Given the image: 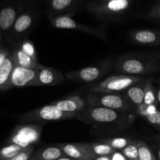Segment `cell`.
<instances>
[{"label":"cell","instance_id":"cell-7","mask_svg":"<svg viewBox=\"0 0 160 160\" xmlns=\"http://www.w3.org/2000/svg\"><path fill=\"white\" fill-rule=\"evenodd\" d=\"M86 102L87 104L91 106L107 108L120 112H129L132 109L121 93L89 92Z\"/></svg>","mask_w":160,"mask_h":160},{"label":"cell","instance_id":"cell-31","mask_svg":"<svg viewBox=\"0 0 160 160\" xmlns=\"http://www.w3.org/2000/svg\"><path fill=\"white\" fill-rule=\"evenodd\" d=\"M152 148H154L153 152H156V158L158 160H160V135H156L153 138Z\"/></svg>","mask_w":160,"mask_h":160},{"label":"cell","instance_id":"cell-21","mask_svg":"<svg viewBox=\"0 0 160 160\" xmlns=\"http://www.w3.org/2000/svg\"><path fill=\"white\" fill-rule=\"evenodd\" d=\"M81 144L94 158L98 156H111L116 152L114 148L108 145L107 144L100 142H84Z\"/></svg>","mask_w":160,"mask_h":160},{"label":"cell","instance_id":"cell-27","mask_svg":"<svg viewBox=\"0 0 160 160\" xmlns=\"http://www.w3.org/2000/svg\"><path fill=\"white\" fill-rule=\"evenodd\" d=\"M137 139H133L132 142L123 148L121 152L128 160H138V146Z\"/></svg>","mask_w":160,"mask_h":160},{"label":"cell","instance_id":"cell-6","mask_svg":"<svg viewBox=\"0 0 160 160\" xmlns=\"http://www.w3.org/2000/svg\"><path fill=\"white\" fill-rule=\"evenodd\" d=\"M77 115H78V113L66 112L59 110L55 106L49 104L23 114L20 117V120L22 122H26V123L61 121V120L76 118Z\"/></svg>","mask_w":160,"mask_h":160},{"label":"cell","instance_id":"cell-9","mask_svg":"<svg viewBox=\"0 0 160 160\" xmlns=\"http://www.w3.org/2000/svg\"><path fill=\"white\" fill-rule=\"evenodd\" d=\"M41 67L38 68H26L15 66L9 81V89L12 88L34 87Z\"/></svg>","mask_w":160,"mask_h":160},{"label":"cell","instance_id":"cell-15","mask_svg":"<svg viewBox=\"0 0 160 160\" xmlns=\"http://www.w3.org/2000/svg\"><path fill=\"white\" fill-rule=\"evenodd\" d=\"M56 145L60 148L66 156L71 159L75 160L95 159L81 143H59Z\"/></svg>","mask_w":160,"mask_h":160},{"label":"cell","instance_id":"cell-13","mask_svg":"<svg viewBox=\"0 0 160 160\" xmlns=\"http://www.w3.org/2000/svg\"><path fill=\"white\" fill-rule=\"evenodd\" d=\"M130 0H109L91 8L92 12L100 15H113L123 12L129 7Z\"/></svg>","mask_w":160,"mask_h":160},{"label":"cell","instance_id":"cell-38","mask_svg":"<svg viewBox=\"0 0 160 160\" xmlns=\"http://www.w3.org/2000/svg\"><path fill=\"white\" fill-rule=\"evenodd\" d=\"M156 82H157L158 84H159V85H160V77H159V78H157V80H156Z\"/></svg>","mask_w":160,"mask_h":160},{"label":"cell","instance_id":"cell-2","mask_svg":"<svg viewBox=\"0 0 160 160\" xmlns=\"http://www.w3.org/2000/svg\"><path fill=\"white\" fill-rule=\"evenodd\" d=\"M122 112H123L87 104L78 112L76 118L89 124H109L120 121L123 118Z\"/></svg>","mask_w":160,"mask_h":160},{"label":"cell","instance_id":"cell-20","mask_svg":"<svg viewBox=\"0 0 160 160\" xmlns=\"http://www.w3.org/2000/svg\"><path fill=\"white\" fill-rule=\"evenodd\" d=\"M17 18L16 9L12 6H6L0 10V29L1 31L7 32L13 27Z\"/></svg>","mask_w":160,"mask_h":160},{"label":"cell","instance_id":"cell-34","mask_svg":"<svg viewBox=\"0 0 160 160\" xmlns=\"http://www.w3.org/2000/svg\"><path fill=\"white\" fill-rule=\"evenodd\" d=\"M112 160H128L126 159L123 153L120 152H119L118 151H116L112 155Z\"/></svg>","mask_w":160,"mask_h":160},{"label":"cell","instance_id":"cell-1","mask_svg":"<svg viewBox=\"0 0 160 160\" xmlns=\"http://www.w3.org/2000/svg\"><path fill=\"white\" fill-rule=\"evenodd\" d=\"M113 69L129 76L144 77L160 71V52H134L122 55L114 62Z\"/></svg>","mask_w":160,"mask_h":160},{"label":"cell","instance_id":"cell-4","mask_svg":"<svg viewBox=\"0 0 160 160\" xmlns=\"http://www.w3.org/2000/svg\"><path fill=\"white\" fill-rule=\"evenodd\" d=\"M144 77L116 75L106 78L102 81L92 84L89 87L90 92H105V93H121L133 84L144 79Z\"/></svg>","mask_w":160,"mask_h":160},{"label":"cell","instance_id":"cell-5","mask_svg":"<svg viewBox=\"0 0 160 160\" xmlns=\"http://www.w3.org/2000/svg\"><path fill=\"white\" fill-rule=\"evenodd\" d=\"M42 128L43 126L38 123L18 125L10 134L6 144H15L23 148L33 146L40 140Z\"/></svg>","mask_w":160,"mask_h":160},{"label":"cell","instance_id":"cell-19","mask_svg":"<svg viewBox=\"0 0 160 160\" xmlns=\"http://www.w3.org/2000/svg\"><path fill=\"white\" fill-rule=\"evenodd\" d=\"M33 24V17L30 13L25 12L19 16L12 28V35L15 38H20L31 28Z\"/></svg>","mask_w":160,"mask_h":160},{"label":"cell","instance_id":"cell-22","mask_svg":"<svg viewBox=\"0 0 160 160\" xmlns=\"http://www.w3.org/2000/svg\"><path fill=\"white\" fill-rule=\"evenodd\" d=\"M12 52L16 66H20L26 68H38L42 66L38 63L37 59H34L25 53L20 47L15 48Z\"/></svg>","mask_w":160,"mask_h":160},{"label":"cell","instance_id":"cell-10","mask_svg":"<svg viewBox=\"0 0 160 160\" xmlns=\"http://www.w3.org/2000/svg\"><path fill=\"white\" fill-rule=\"evenodd\" d=\"M65 74L52 67L42 66L38 70L37 81L34 87L56 86L65 82Z\"/></svg>","mask_w":160,"mask_h":160},{"label":"cell","instance_id":"cell-40","mask_svg":"<svg viewBox=\"0 0 160 160\" xmlns=\"http://www.w3.org/2000/svg\"><path fill=\"white\" fill-rule=\"evenodd\" d=\"M2 48V46H1V45H0V49H1V48Z\"/></svg>","mask_w":160,"mask_h":160},{"label":"cell","instance_id":"cell-30","mask_svg":"<svg viewBox=\"0 0 160 160\" xmlns=\"http://www.w3.org/2000/svg\"><path fill=\"white\" fill-rule=\"evenodd\" d=\"M34 151H35V148H34V145L28 147V148H25L23 151L20 152L17 156L8 160H30L32 155L34 154Z\"/></svg>","mask_w":160,"mask_h":160},{"label":"cell","instance_id":"cell-33","mask_svg":"<svg viewBox=\"0 0 160 160\" xmlns=\"http://www.w3.org/2000/svg\"><path fill=\"white\" fill-rule=\"evenodd\" d=\"M149 17H152V18L160 19V6H156V7H155L151 11V12L149 14Z\"/></svg>","mask_w":160,"mask_h":160},{"label":"cell","instance_id":"cell-18","mask_svg":"<svg viewBox=\"0 0 160 160\" xmlns=\"http://www.w3.org/2000/svg\"><path fill=\"white\" fill-rule=\"evenodd\" d=\"M64 156L62 150L56 144L34 151L30 160H56Z\"/></svg>","mask_w":160,"mask_h":160},{"label":"cell","instance_id":"cell-37","mask_svg":"<svg viewBox=\"0 0 160 160\" xmlns=\"http://www.w3.org/2000/svg\"><path fill=\"white\" fill-rule=\"evenodd\" d=\"M56 160H75V159H71V158L67 157V156H62V157L59 158V159H56Z\"/></svg>","mask_w":160,"mask_h":160},{"label":"cell","instance_id":"cell-24","mask_svg":"<svg viewBox=\"0 0 160 160\" xmlns=\"http://www.w3.org/2000/svg\"><path fill=\"white\" fill-rule=\"evenodd\" d=\"M153 82H154V78H150L145 87L143 102V105L145 106H156L159 105L157 101V95H156V87H155Z\"/></svg>","mask_w":160,"mask_h":160},{"label":"cell","instance_id":"cell-14","mask_svg":"<svg viewBox=\"0 0 160 160\" xmlns=\"http://www.w3.org/2000/svg\"><path fill=\"white\" fill-rule=\"evenodd\" d=\"M51 104L63 112L78 113L87 106V102L78 95H72L53 102Z\"/></svg>","mask_w":160,"mask_h":160},{"label":"cell","instance_id":"cell-23","mask_svg":"<svg viewBox=\"0 0 160 160\" xmlns=\"http://www.w3.org/2000/svg\"><path fill=\"white\" fill-rule=\"evenodd\" d=\"M133 141V138L128 137H112L106 138L98 140V142L107 144L116 151H122Z\"/></svg>","mask_w":160,"mask_h":160},{"label":"cell","instance_id":"cell-3","mask_svg":"<svg viewBox=\"0 0 160 160\" xmlns=\"http://www.w3.org/2000/svg\"><path fill=\"white\" fill-rule=\"evenodd\" d=\"M115 60L107 59L93 66L84 67L73 71L67 72L65 77L70 81L80 83H92L106 76L113 67Z\"/></svg>","mask_w":160,"mask_h":160},{"label":"cell","instance_id":"cell-35","mask_svg":"<svg viewBox=\"0 0 160 160\" xmlns=\"http://www.w3.org/2000/svg\"><path fill=\"white\" fill-rule=\"evenodd\" d=\"M94 160H112V155L111 156H104L95 157Z\"/></svg>","mask_w":160,"mask_h":160},{"label":"cell","instance_id":"cell-36","mask_svg":"<svg viewBox=\"0 0 160 160\" xmlns=\"http://www.w3.org/2000/svg\"><path fill=\"white\" fill-rule=\"evenodd\" d=\"M156 95H157L158 104L160 105V85L156 87Z\"/></svg>","mask_w":160,"mask_h":160},{"label":"cell","instance_id":"cell-42","mask_svg":"<svg viewBox=\"0 0 160 160\" xmlns=\"http://www.w3.org/2000/svg\"><path fill=\"white\" fill-rule=\"evenodd\" d=\"M0 160H2V159H0Z\"/></svg>","mask_w":160,"mask_h":160},{"label":"cell","instance_id":"cell-17","mask_svg":"<svg viewBox=\"0 0 160 160\" xmlns=\"http://www.w3.org/2000/svg\"><path fill=\"white\" fill-rule=\"evenodd\" d=\"M15 66L13 55L11 52L7 59L0 67V90H9V81H10L11 74Z\"/></svg>","mask_w":160,"mask_h":160},{"label":"cell","instance_id":"cell-39","mask_svg":"<svg viewBox=\"0 0 160 160\" xmlns=\"http://www.w3.org/2000/svg\"><path fill=\"white\" fill-rule=\"evenodd\" d=\"M2 42V34H1V29H0V42Z\"/></svg>","mask_w":160,"mask_h":160},{"label":"cell","instance_id":"cell-12","mask_svg":"<svg viewBox=\"0 0 160 160\" xmlns=\"http://www.w3.org/2000/svg\"><path fill=\"white\" fill-rule=\"evenodd\" d=\"M149 78H144L142 81L133 84L132 86L121 92L123 98L132 109H137L143 105L145 87L149 81Z\"/></svg>","mask_w":160,"mask_h":160},{"label":"cell","instance_id":"cell-41","mask_svg":"<svg viewBox=\"0 0 160 160\" xmlns=\"http://www.w3.org/2000/svg\"><path fill=\"white\" fill-rule=\"evenodd\" d=\"M103 1H109V0H103Z\"/></svg>","mask_w":160,"mask_h":160},{"label":"cell","instance_id":"cell-26","mask_svg":"<svg viewBox=\"0 0 160 160\" xmlns=\"http://www.w3.org/2000/svg\"><path fill=\"white\" fill-rule=\"evenodd\" d=\"M23 149L24 148L15 144H6L0 148V159L2 160L12 159Z\"/></svg>","mask_w":160,"mask_h":160},{"label":"cell","instance_id":"cell-11","mask_svg":"<svg viewBox=\"0 0 160 160\" xmlns=\"http://www.w3.org/2000/svg\"><path fill=\"white\" fill-rule=\"evenodd\" d=\"M129 38L136 45L160 46V31L159 30H135L130 32Z\"/></svg>","mask_w":160,"mask_h":160},{"label":"cell","instance_id":"cell-32","mask_svg":"<svg viewBox=\"0 0 160 160\" xmlns=\"http://www.w3.org/2000/svg\"><path fill=\"white\" fill-rule=\"evenodd\" d=\"M11 52H9V50H8L7 48H2L0 49V67L3 64V62H5L7 57L9 56V55L10 54Z\"/></svg>","mask_w":160,"mask_h":160},{"label":"cell","instance_id":"cell-25","mask_svg":"<svg viewBox=\"0 0 160 160\" xmlns=\"http://www.w3.org/2000/svg\"><path fill=\"white\" fill-rule=\"evenodd\" d=\"M138 160H158L152 148L144 141H138Z\"/></svg>","mask_w":160,"mask_h":160},{"label":"cell","instance_id":"cell-16","mask_svg":"<svg viewBox=\"0 0 160 160\" xmlns=\"http://www.w3.org/2000/svg\"><path fill=\"white\" fill-rule=\"evenodd\" d=\"M137 112L144 120L160 132V110L157 109L156 106L142 105L137 108Z\"/></svg>","mask_w":160,"mask_h":160},{"label":"cell","instance_id":"cell-29","mask_svg":"<svg viewBox=\"0 0 160 160\" xmlns=\"http://www.w3.org/2000/svg\"><path fill=\"white\" fill-rule=\"evenodd\" d=\"M19 47H20V48H21L25 53L29 55V56H31V57L38 59L37 52H36L35 48H34V45H33L32 42L28 40H24L21 44H20V45Z\"/></svg>","mask_w":160,"mask_h":160},{"label":"cell","instance_id":"cell-28","mask_svg":"<svg viewBox=\"0 0 160 160\" xmlns=\"http://www.w3.org/2000/svg\"><path fill=\"white\" fill-rule=\"evenodd\" d=\"M73 0H52L51 7L56 12H61L65 10L71 6Z\"/></svg>","mask_w":160,"mask_h":160},{"label":"cell","instance_id":"cell-8","mask_svg":"<svg viewBox=\"0 0 160 160\" xmlns=\"http://www.w3.org/2000/svg\"><path fill=\"white\" fill-rule=\"evenodd\" d=\"M51 23L54 28H58V29L77 30V31L95 35L102 40L106 39V31L103 28H90V27L84 26V25L78 23L76 20H73L71 17L68 15L58 16V17H54L52 20Z\"/></svg>","mask_w":160,"mask_h":160}]
</instances>
